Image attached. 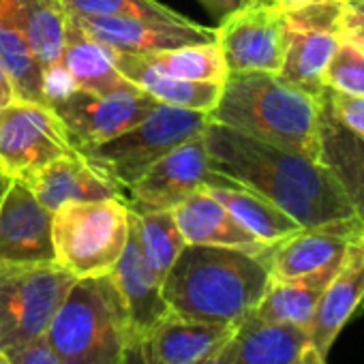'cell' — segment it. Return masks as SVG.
<instances>
[{
	"instance_id": "cell-1",
	"label": "cell",
	"mask_w": 364,
	"mask_h": 364,
	"mask_svg": "<svg viewBox=\"0 0 364 364\" xmlns=\"http://www.w3.org/2000/svg\"><path fill=\"white\" fill-rule=\"evenodd\" d=\"M204 141L215 171L266 198L300 228L355 217L338 182L319 161L219 122H208Z\"/></svg>"
},
{
	"instance_id": "cell-2",
	"label": "cell",
	"mask_w": 364,
	"mask_h": 364,
	"mask_svg": "<svg viewBox=\"0 0 364 364\" xmlns=\"http://www.w3.org/2000/svg\"><path fill=\"white\" fill-rule=\"evenodd\" d=\"M268 283V253L187 245L163 279V298L173 315L238 326L259 304Z\"/></svg>"
},
{
	"instance_id": "cell-3",
	"label": "cell",
	"mask_w": 364,
	"mask_h": 364,
	"mask_svg": "<svg viewBox=\"0 0 364 364\" xmlns=\"http://www.w3.org/2000/svg\"><path fill=\"white\" fill-rule=\"evenodd\" d=\"M208 118L306 159H319V97L277 73L228 75Z\"/></svg>"
},
{
	"instance_id": "cell-4",
	"label": "cell",
	"mask_w": 364,
	"mask_h": 364,
	"mask_svg": "<svg viewBox=\"0 0 364 364\" xmlns=\"http://www.w3.org/2000/svg\"><path fill=\"white\" fill-rule=\"evenodd\" d=\"M46 336L63 364H120L137 338L112 274L75 279Z\"/></svg>"
},
{
	"instance_id": "cell-5",
	"label": "cell",
	"mask_w": 364,
	"mask_h": 364,
	"mask_svg": "<svg viewBox=\"0 0 364 364\" xmlns=\"http://www.w3.org/2000/svg\"><path fill=\"white\" fill-rule=\"evenodd\" d=\"M208 122L210 118L206 112L156 103L150 114L135 127L112 139L86 144L75 150L86 159L90 167H95L103 178H107L112 185L122 191L129 189L161 156L180 144L202 135Z\"/></svg>"
},
{
	"instance_id": "cell-6",
	"label": "cell",
	"mask_w": 364,
	"mask_h": 364,
	"mask_svg": "<svg viewBox=\"0 0 364 364\" xmlns=\"http://www.w3.org/2000/svg\"><path fill=\"white\" fill-rule=\"evenodd\" d=\"M129 236L124 198L73 202L52 213L56 264L75 279L109 274Z\"/></svg>"
},
{
	"instance_id": "cell-7",
	"label": "cell",
	"mask_w": 364,
	"mask_h": 364,
	"mask_svg": "<svg viewBox=\"0 0 364 364\" xmlns=\"http://www.w3.org/2000/svg\"><path fill=\"white\" fill-rule=\"evenodd\" d=\"M73 283L58 264L0 266V349L46 336Z\"/></svg>"
},
{
	"instance_id": "cell-8",
	"label": "cell",
	"mask_w": 364,
	"mask_h": 364,
	"mask_svg": "<svg viewBox=\"0 0 364 364\" xmlns=\"http://www.w3.org/2000/svg\"><path fill=\"white\" fill-rule=\"evenodd\" d=\"M75 152L50 105L14 99L0 107V169L26 180L48 163Z\"/></svg>"
},
{
	"instance_id": "cell-9",
	"label": "cell",
	"mask_w": 364,
	"mask_h": 364,
	"mask_svg": "<svg viewBox=\"0 0 364 364\" xmlns=\"http://www.w3.org/2000/svg\"><path fill=\"white\" fill-rule=\"evenodd\" d=\"M234 180L210 167L204 133L180 144L152 167H148L127 189V208L133 213L173 210L200 189L232 187Z\"/></svg>"
},
{
	"instance_id": "cell-10",
	"label": "cell",
	"mask_w": 364,
	"mask_h": 364,
	"mask_svg": "<svg viewBox=\"0 0 364 364\" xmlns=\"http://www.w3.org/2000/svg\"><path fill=\"white\" fill-rule=\"evenodd\" d=\"M228 75L279 73L287 50V22L272 3L247 5L215 28Z\"/></svg>"
},
{
	"instance_id": "cell-11",
	"label": "cell",
	"mask_w": 364,
	"mask_h": 364,
	"mask_svg": "<svg viewBox=\"0 0 364 364\" xmlns=\"http://www.w3.org/2000/svg\"><path fill=\"white\" fill-rule=\"evenodd\" d=\"M156 103L146 92L103 97L80 88H67L48 99L75 148L120 135L141 122Z\"/></svg>"
},
{
	"instance_id": "cell-12",
	"label": "cell",
	"mask_w": 364,
	"mask_h": 364,
	"mask_svg": "<svg viewBox=\"0 0 364 364\" xmlns=\"http://www.w3.org/2000/svg\"><path fill=\"white\" fill-rule=\"evenodd\" d=\"M56 264L52 213L41 206L24 180L14 178L0 204V266Z\"/></svg>"
},
{
	"instance_id": "cell-13",
	"label": "cell",
	"mask_w": 364,
	"mask_h": 364,
	"mask_svg": "<svg viewBox=\"0 0 364 364\" xmlns=\"http://www.w3.org/2000/svg\"><path fill=\"white\" fill-rule=\"evenodd\" d=\"M71 18L90 39L103 48L129 54H146L215 41V28L200 26L191 20L163 22L146 18Z\"/></svg>"
},
{
	"instance_id": "cell-14",
	"label": "cell",
	"mask_w": 364,
	"mask_h": 364,
	"mask_svg": "<svg viewBox=\"0 0 364 364\" xmlns=\"http://www.w3.org/2000/svg\"><path fill=\"white\" fill-rule=\"evenodd\" d=\"M364 234V223L353 217L315 228H302L268 251L270 279H296L317 272L338 262L358 236Z\"/></svg>"
},
{
	"instance_id": "cell-15",
	"label": "cell",
	"mask_w": 364,
	"mask_h": 364,
	"mask_svg": "<svg viewBox=\"0 0 364 364\" xmlns=\"http://www.w3.org/2000/svg\"><path fill=\"white\" fill-rule=\"evenodd\" d=\"M364 302V234L358 236L345 249V255L328 281L317 309L309 326L311 349L328 360V353L345 328Z\"/></svg>"
},
{
	"instance_id": "cell-16",
	"label": "cell",
	"mask_w": 364,
	"mask_h": 364,
	"mask_svg": "<svg viewBox=\"0 0 364 364\" xmlns=\"http://www.w3.org/2000/svg\"><path fill=\"white\" fill-rule=\"evenodd\" d=\"M67 18L69 22L60 71L58 75L46 82V99L67 88H80L103 97L141 92L114 67V63L107 56V50L95 39H90L69 14Z\"/></svg>"
},
{
	"instance_id": "cell-17",
	"label": "cell",
	"mask_w": 364,
	"mask_h": 364,
	"mask_svg": "<svg viewBox=\"0 0 364 364\" xmlns=\"http://www.w3.org/2000/svg\"><path fill=\"white\" fill-rule=\"evenodd\" d=\"M238 326L187 319L169 313L137 343L146 364H198L219 351Z\"/></svg>"
},
{
	"instance_id": "cell-18",
	"label": "cell",
	"mask_w": 364,
	"mask_h": 364,
	"mask_svg": "<svg viewBox=\"0 0 364 364\" xmlns=\"http://www.w3.org/2000/svg\"><path fill=\"white\" fill-rule=\"evenodd\" d=\"M109 274L122 296L131 330L137 338H141L146 332H150L161 319H165L171 313L163 298V283L159 281V277L154 274L141 251L135 217L131 210H129L127 245Z\"/></svg>"
},
{
	"instance_id": "cell-19",
	"label": "cell",
	"mask_w": 364,
	"mask_h": 364,
	"mask_svg": "<svg viewBox=\"0 0 364 364\" xmlns=\"http://www.w3.org/2000/svg\"><path fill=\"white\" fill-rule=\"evenodd\" d=\"M24 182L41 202V206L50 213L73 202L124 198V193L116 185H112L107 178H103L95 167H90L77 150L37 169Z\"/></svg>"
},
{
	"instance_id": "cell-20",
	"label": "cell",
	"mask_w": 364,
	"mask_h": 364,
	"mask_svg": "<svg viewBox=\"0 0 364 364\" xmlns=\"http://www.w3.org/2000/svg\"><path fill=\"white\" fill-rule=\"evenodd\" d=\"M171 213L187 245L228 247L253 255H266L272 247L262 242L242 223H238V219L210 193H206V189L189 196Z\"/></svg>"
},
{
	"instance_id": "cell-21",
	"label": "cell",
	"mask_w": 364,
	"mask_h": 364,
	"mask_svg": "<svg viewBox=\"0 0 364 364\" xmlns=\"http://www.w3.org/2000/svg\"><path fill=\"white\" fill-rule=\"evenodd\" d=\"M364 223V137L338 122L319 97V159Z\"/></svg>"
},
{
	"instance_id": "cell-22",
	"label": "cell",
	"mask_w": 364,
	"mask_h": 364,
	"mask_svg": "<svg viewBox=\"0 0 364 364\" xmlns=\"http://www.w3.org/2000/svg\"><path fill=\"white\" fill-rule=\"evenodd\" d=\"M107 56L114 63V67L131 84H135L141 92L150 95L159 103L210 114V109L217 105V101L221 97L223 84H215V82H189V80L169 77L165 73H159L150 65H146L137 54H129V52L107 50Z\"/></svg>"
},
{
	"instance_id": "cell-23",
	"label": "cell",
	"mask_w": 364,
	"mask_h": 364,
	"mask_svg": "<svg viewBox=\"0 0 364 364\" xmlns=\"http://www.w3.org/2000/svg\"><path fill=\"white\" fill-rule=\"evenodd\" d=\"M341 259L317 270V272L304 274V277L270 279L264 298L247 317H251L255 321L291 323V326H300V328L309 330L313 313L317 309V302H319L328 281L334 277Z\"/></svg>"
},
{
	"instance_id": "cell-24",
	"label": "cell",
	"mask_w": 364,
	"mask_h": 364,
	"mask_svg": "<svg viewBox=\"0 0 364 364\" xmlns=\"http://www.w3.org/2000/svg\"><path fill=\"white\" fill-rule=\"evenodd\" d=\"M14 16L33 56L46 73V82L58 75L69 22L63 3L60 0H14Z\"/></svg>"
},
{
	"instance_id": "cell-25",
	"label": "cell",
	"mask_w": 364,
	"mask_h": 364,
	"mask_svg": "<svg viewBox=\"0 0 364 364\" xmlns=\"http://www.w3.org/2000/svg\"><path fill=\"white\" fill-rule=\"evenodd\" d=\"M234 364H298L311 347L309 330L245 317L236 330Z\"/></svg>"
},
{
	"instance_id": "cell-26",
	"label": "cell",
	"mask_w": 364,
	"mask_h": 364,
	"mask_svg": "<svg viewBox=\"0 0 364 364\" xmlns=\"http://www.w3.org/2000/svg\"><path fill=\"white\" fill-rule=\"evenodd\" d=\"M341 33L326 28H289L283 67L277 73L287 84L319 97L323 92V71L338 48Z\"/></svg>"
},
{
	"instance_id": "cell-27",
	"label": "cell",
	"mask_w": 364,
	"mask_h": 364,
	"mask_svg": "<svg viewBox=\"0 0 364 364\" xmlns=\"http://www.w3.org/2000/svg\"><path fill=\"white\" fill-rule=\"evenodd\" d=\"M0 65L14 86L16 99L48 105L46 73L20 31L14 0H0Z\"/></svg>"
},
{
	"instance_id": "cell-28",
	"label": "cell",
	"mask_w": 364,
	"mask_h": 364,
	"mask_svg": "<svg viewBox=\"0 0 364 364\" xmlns=\"http://www.w3.org/2000/svg\"><path fill=\"white\" fill-rule=\"evenodd\" d=\"M206 193L221 202L238 219V223H242L253 236H257L266 245H277L302 230L272 202L249 191L238 182H234L232 187H206Z\"/></svg>"
},
{
	"instance_id": "cell-29",
	"label": "cell",
	"mask_w": 364,
	"mask_h": 364,
	"mask_svg": "<svg viewBox=\"0 0 364 364\" xmlns=\"http://www.w3.org/2000/svg\"><path fill=\"white\" fill-rule=\"evenodd\" d=\"M137 56L146 65L169 77L189 80V82H215V84H223L228 80V67L217 41L146 52Z\"/></svg>"
},
{
	"instance_id": "cell-30",
	"label": "cell",
	"mask_w": 364,
	"mask_h": 364,
	"mask_svg": "<svg viewBox=\"0 0 364 364\" xmlns=\"http://www.w3.org/2000/svg\"><path fill=\"white\" fill-rule=\"evenodd\" d=\"M133 217H135V228H137L141 251L150 268L163 283L169 268L178 259L180 251L187 247V240L182 236L171 210L133 213Z\"/></svg>"
},
{
	"instance_id": "cell-31",
	"label": "cell",
	"mask_w": 364,
	"mask_h": 364,
	"mask_svg": "<svg viewBox=\"0 0 364 364\" xmlns=\"http://www.w3.org/2000/svg\"><path fill=\"white\" fill-rule=\"evenodd\" d=\"M65 11L77 18H146L185 22L187 18L161 5L159 0H60Z\"/></svg>"
},
{
	"instance_id": "cell-32",
	"label": "cell",
	"mask_w": 364,
	"mask_h": 364,
	"mask_svg": "<svg viewBox=\"0 0 364 364\" xmlns=\"http://www.w3.org/2000/svg\"><path fill=\"white\" fill-rule=\"evenodd\" d=\"M323 86L347 97H364V50L341 37L323 71Z\"/></svg>"
},
{
	"instance_id": "cell-33",
	"label": "cell",
	"mask_w": 364,
	"mask_h": 364,
	"mask_svg": "<svg viewBox=\"0 0 364 364\" xmlns=\"http://www.w3.org/2000/svg\"><path fill=\"white\" fill-rule=\"evenodd\" d=\"M319 97L328 103V107L332 109V114L338 118L343 127L364 137V97H347L330 88H323Z\"/></svg>"
},
{
	"instance_id": "cell-34",
	"label": "cell",
	"mask_w": 364,
	"mask_h": 364,
	"mask_svg": "<svg viewBox=\"0 0 364 364\" xmlns=\"http://www.w3.org/2000/svg\"><path fill=\"white\" fill-rule=\"evenodd\" d=\"M11 364H63L48 336H37L16 347L5 349Z\"/></svg>"
},
{
	"instance_id": "cell-35",
	"label": "cell",
	"mask_w": 364,
	"mask_h": 364,
	"mask_svg": "<svg viewBox=\"0 0 364 364\" xmlns=\"http://www.w3.org/2000/svg\"><path fill=\"white\" fill-rule=\"evenodd\" d=\"M338 33L343 39L353 41L364 50V0H345L338 18Z\"/></svg>"
},
{
	"instance_id": "cell-36",
	"label": "cell",
	"mask_w": 364,
	"mask_h": 364,
	"mask_svg": "<svg viewBox=\"0 0 364 364\" xmlns=\"http://www.w3.org/2000/svg\"><path fill=\"white\" fill-rule=\"evenodd\" d=\"M200 3L217 18V20H223L228 18L230 14L247 7V5H253V3H272V0H200Z\"/></svg>"
},
{
	"instance_id": "cell-37",
	"label": "cell",
	"mask_w": 364,
	"mask_h": 364,
	"mask_svg": "<svg viewBox=\"0 0 364 364\" xmlns=\"http://www.w3.org/2000/svg\"><path fill=\"white\" fill-rule=\"evenodd\" d=\"M234 358H236V338H232L219 351H215L213 355H208L206 360H202L198 364H234Z\"/></svg>"
},
{
	"instance_id": "cell-38",
	"label": "cell",
	"mask_w": 364,
	"mask_h": 364,
	"mask_svg": "<svg viewBox=\"0 0 364 364\" xmlns=\"http://www.w3.org/2000/svg\"><path fill=\"white\" fill-rule=\"evenodd\" d=\"M137 341H139V338H133V341L127 345L120 364H146V360H144V355H141V351H139V343H137Z\"/></svg>"
},
{
	"instance_id": "cell-39",
	"label": "cell",
	"mask_w": 364,
	"mask_h": 364,
	"mask_svg": "<svg viewBox=\"0 0 364 364\" xmlns=\"http://www.w3.org/2000/svg\"><path fill=\"white\" fill-rule=\"evenodd\" d=\"M14 99H16V95H14V86H11V82H9V77H7V73H5L3 65H0V103L7 105V103H9V101H14Z\"/></svg>"
},
{
	"instance_id": "cell-40",
	"label": "cell",
	"mask_w": 364,
	"mask_h": 364,
	"mask_svg": "<svg viewBox=\"0 0 364 364\" xmlns=\"http://www.w3.org/2000/svg\"><path fill=\"white\" fill-rule=\"evenodd\" d=\"M315 3H326V0H272V5L279 7L281 11H294L300 7H309Z\"/></svg>"
},
{
	"instance_id": "cell-41",
	"label": "cell",
	"mask_w": 364,
	"mask_h": 364,
	"mask_svg": "<svg viewBox=\"0 0 364 364\" xmlns=\"http://www.w3.org/2000/svg\"><path fill=\"white\" fill-rule=\"evenodd\" d=\"M298 364H328V362H326V358H321L319 353H315V351L309 347V349L304 351V355L298 360Z\"/></svg>"
},
{
	"instance_id": "cell-42",
	"label": "cell",
	"mask_w": 364,
	"mask_h": 364,
	"mask_svg": "<svg viewBox=\"0 0 364 364\" xmlns=\"http://www.w3.org/2000/svg\"><path fill=\"white\" fill-rule=\"evenodd\" d=\"M11 182H14V178L0 169V204H3V200H5V196H7V191L11 187Z\"/></svg>"
},
{
	"instance_id": "cell-43",
	"label": "cell",
	"mask_w": 364,
	"mask_h": 364,
	"mask_svg": "<svg viewBox=\"0 0 364 364\" xmlns=\"http://www.w3.org/2000/svg\"><path fill=\"white\" fill-rule=\"evenodd\" d=\"M0 364H11L9 358H7V353H5L3 349H0Z\"/></svg>"
},
{
	"instance_id": "cell-44",
	"label": "cell",
	"mask_w": 364,
	"mask_h": 364,
	"mask_svg": "<svg viewBox=\"0 0 364 364\" xmlns=\"http://www.w3.org/2000/svg\"><path fill=\"white\" fill-rule=\"evenodd\" d=\"M0 107H3V103H0Z\"/></svg>"
}]
</instances>
